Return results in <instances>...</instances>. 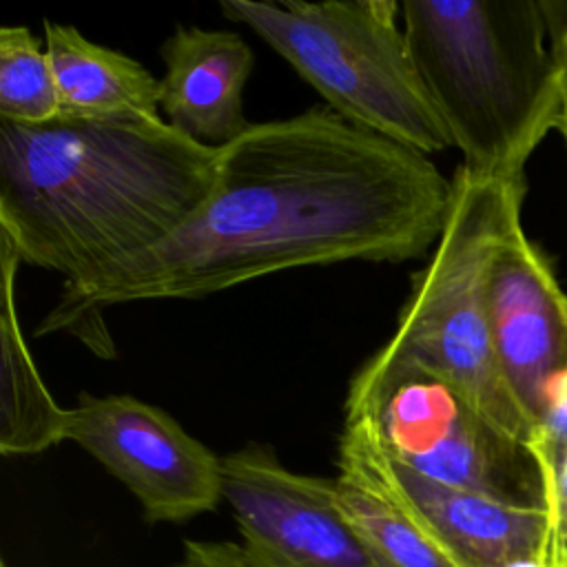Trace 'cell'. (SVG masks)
I'll return each instance as SVG.
<instances>
[{"label":"cell","mask_w":567,"mask_h":567,"mask_svg":"<svg viewBox=\"0 0 567 567\" xmlns=\"http://www.w3.org/2000/svg\"><path fill=\"white\" fill-rule=\"evenodd\" d=\"M450 206L452 179L425 153L330 106L250 124L219 148L215 188L182 228L86 290L62 292L38 334L115 303L202 299L290 268L419 259Z\"/></svg>","instance_id":"6da1fadb"},{"label":"cell","mask_w":567,"mask_h":567,"mask_svg":"<svg viewBox=\"0 0 567 567\" xmlns=\"http://www.w3.org/2000/svg\"><path fill=\"white\" fill-rule=\"evenodd\" d=\"M219 148L159 115L0 120V235L80 292L148 252L208 199Z\"/></svg>","instance_id":"7a4b0ae2"},{"label":"cell","mask_w":567,"mask_h":567,"mask_svg":"<svg viewBox=\"0 0 567 567\" xmlns=\"http://www.w3.org/2000/svg\"><path fill=\"white\" fill-rule=\"evenodd\" d=\"M419 80L463 168L523 179L560 124L567 78L565 0H403Z\"/></svg>","instance_id":"3957f363"},{"label":"cell","mask_w":567,"mask_h":567,"mask_svg":"<svg viewBox=\"0 0 567 567\" xmlns=\"http://www.w3.org/2000/svg\"><path fill=\"white\" fill-rule=\"evenodd\" d=\"M523 179H489L458 166L452 206L425 268L412 275L396 330V352L456 383L503 430L534 447V427L514 401L494 352L489 321L492 259L520 221Z\"/></svg>","instance_id":"277c9868"},{"label":"cell","mask_w":567,"mask_h":567,"mask_svg":"<svg viewBox=\"0 0 567 567\" xmlns=\"http://www.w3.org/2000/svg\"><path fill=\"white\" fill-rule=\"evenodd\" d=\"M348 122L421 153L450 148L414 69L396 0H221Z\"/></svg>","instance_id":"5b68a950"},{"label":"cell","mask_w":567,"mask_h":567,"mask_svg":"<svg viewBox=\"0 0 567 567\" xmlns=\"http://www.w3.org/2000/svg\"><path fill=\"white\" fill-rule=\"evenodd\" d=\"M346 416L399 465L525 509H549L534 447L489 419L456 383L383 343L352 377Z\"/></svg>","instance_id":"8992f818"},{"label":"cell","mask_w":567,"mask_h":567,"mask_svg":"<svg viewBox=\"0 0 567 567\" xmlns=\"http://www.w3.org/2000/svg\"><path fill=\"white\" fill-rule=\"evenodd\" d=\"M66 441L135 496L146 523H186L224 501L221 456L135 396L80 392Z\"/></svg>","instance_id":"52a82bcc"},{"label":"cell","mask_w":567,"mask_h":567,"mask_svg":"<svg viewBox=\"0 0 567 567\" xmlns=\"http://www.w3.org/2000/svg\"><path fill=\"white\" fill-rule=\"evenodd\" d=\"M221 474L248 567H383L339 507L334 478L292 472L268 443L221 456Z\"/></svg>","instance_id":"ba28073f"},{"label":"cell","mask_w":567,"mask_h":567,"mask_svg":"<svg viewBox=\"0 0 567 567\" xmlns=\"http://www.w3.org/2000/svg\"><path fill=\"white\" fill-rule=\"evenodd\" d=\"M489 321L503 379L534 427L567 383V295L520 221L489 268Z\"/></svg>","instance_id":"9c48e42d"},{"label":"cell","mask_w":567,"mask_h":567,"mask_svg":"<svg viewBox=\"0 0 567 567\" xmlns=\"http://www.w3.org/2000/svg\"><path fill=\"white\" fill-rule=\"evenodd\" d=\"M164 78L159 111L182 135L221 148L244 135V89L252 71V49L233 31L175 27L159 47Z\"/></svg>","instance_id":"30bf717a"},{"label":"cell","mask_w":567,"mask_h":567,"mask_svg":"<svg viewBox=\"0 0 567 567\" xmlns=\"http://www.w3.org/2000/svg\"><path fill=\"white\" fill-rule=\"evenodd\" d=\"M337 501L383 567H456L363 423L343 419Z\"/></svg>","instance_id":"8fae6325"},{"label":"cell","mask_w":567,"mask_h":567,"mask_svg":"<svg viewBox=\"0 0 567 567\" xmlns=\"http://www.w3.org/2000/svg\"><path fill=\"white\" fill-rule=\"evenodd\" d=\"M388 461L456 567H547L549 512L443 485Z\"/></svg>","instance_id":"7c38bea8"},{"label":"cell","mask_w":567,"mask_h":567,"mask_svg":"<svg viewBox=\"0 0 567 567\" xmlns=\"http://www.w3.org/2000/svg\"><path fill=\"white\" fill-rule=\"evenodd\" d=\"M18 266L13 246L0 235V452L4 456L40 454L66 441L71 421V408L58 405L51 396L24 341L16 303Z\"/></svg>","instance_id":"4fadbf2b"},{"label":"cell","mask_w":567,"mask_h":567,"mask_svg":"<svg viewBox=\"0 0 567 567\" xmlns=\"http://www.w3.org/2000/svg\"><path fill=\"white\" fill-rule=\"evenodd\" d=\"M62 113L159 115V80L137 60L84 38L73 24L44 20Z\"/></svg>","instance_id":"5bb4252c"},{"label":"cell","mask_w":567,"mask_h":567,"mask_svg":"<svg viewBox=\"0 0 567 567\" xmlns=\"http://www.w3.org/2000/svg\"><path fill=\"white\" fill-rule=\"evenodd\" d=\"M62 113L47 49L27 27L0 29V120L42 124Z\"/></svg>","instance_id":"9a60e30c"},{"label":"cell","mask_w":567,"mask_h":567,"mask_svg":"<svg viewBox=\"0 0 567 567\" xmlns=\"http://www.w3.org/2000/svg\"><path fill=\"white\" fill-rule=\"evenodd\" d=\"M173 567H248L239 543L233 540H186Z\"/></svg>","instance_id":"2e32d148"},{"label":"cell","mask_w":567,"mask_h":567,"mask_svg":"<svg viewBox=\"0 0 567 567\" xmlns=\"http://www.w3.org/2000/svg\"><path fill=\"white\" fill-rule=\"evenodd\" d=\"M558 128L563 131L565 140H567V78H565V97H563V115H560V124Z\"/></svg>","instance_id":"e0dca14e"},{"label":"cell","mask_w":567,"mask_h":567,"mask_svg":"<svg viewBox=\"0 0 567 567\" xmlns=\"http://www.w3.org/2000/svg\"><path fill=\"white\" fill-rule=\"evenodd\" d=\"M0 567H9V563H7V560H2V563H0Z\"/></svg>","instance_id":"ac0fdd59"}]
</instances>
